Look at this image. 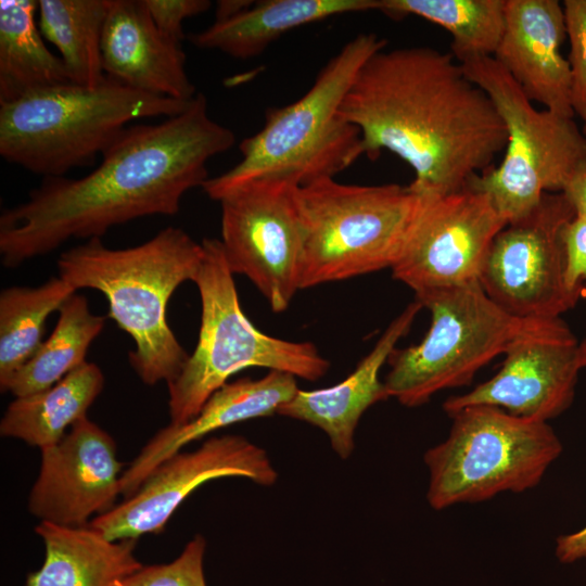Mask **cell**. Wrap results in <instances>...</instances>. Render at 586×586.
<instances>
[{
  "instance_id": "6da1fadb",
  "label": "cell",
  "mask_w": 586,
  "mask_h": 586,
  "mask_svg": "<svg viewBox=\"0 0 586 586\" xmlns=\"http://www.w3.org/2000/svg\"><path fill=\"white\" fill-rule=\"evenodd\" d=\"M235 142L198 92L180 114L129 125L81 178L46 177L28 199L0 215V258L7 268L49 254L71 239L101 238L114 226L173 216L183 195L209 178L208 161Z\"/></svg>"
},
{
  "instance_id": "7a4b0ae2",
  "label": "cell",
  "mask_w": 586,
  "mask_h": 586,
  "mask_svg": "<svg viewBox=\"0 0 586 586\" xmlns=\"http://www.w3.org/2000/svg\"><path fill=\"white\" fill-rule=\"evenodd\" d=\"M364 151L387 150L415 173L420 196L463 189L493 167L508 133L489 95L450 52L432 47L382 49L360 67L340 107Z\"/></svg>"
},
{
  "instance_id": "3957f363",
  "label": "cell",
  "mask_w": 586,
  "mask_h": 586,
  "mask_svg": "<svg viewBox=\"0 0 586 586\" xmlns=\"http://www.w3.org/2000/svg\"><path fill=\"white\" fill-rule=\"evenodd\" d=\"M204 258L201 243L184 230L166 227L136 246L111 249L101 238L61 253L59 277L78 291L101 292L109 317L135 343L129 361L142 382L170 384L181 372L189 354L171 331L167 304L176 289L194 282Z\"/></svg>"
},
{
  "instance_id": "277c9868",
  "label": "cell",
  "mask_w": 586,
  "mask_h": 586,
  "mask_svg": "<svg viewBox=\"0 0 586 586\" xmlns=\"http://www.w3.org/2000/svg\"><path fill=\"white\" fill-rule=\"evenodd\" d=\"M386 43L375 34L357 35L321 68L304 95L268 109L263 127L241 141V161L203 183L207 196L219 201L260 179L302 187L348 168L365 151L359 129L342 117L340 107L360 67Z\"/></svg>"
},
{
  "instance_id": "5b68a950",
  "label": "cell",
  "mask_w": 586,
  "mask_h": 586,
  "mask_svg": "<svg viewBox=\"0 0 586 586\" xmlns=\"http://www.w3.org/2000/svg\"><path fill=\"white\" fill-rule=\"evenodd\" d=\"M191 101L142 92L107 76L95 87L41 89L0 103V155L43 178L61 177L92 165L130 122L178 115Z\"/></svg>"
},
{
  "instance_id": "8992f818",
  "label": "cell",
  "mask_w": 586,
  "mask_h": 586,
  "mask_svg": "<svg viewBox=\"0 0 586 586\" xmlns=\"http://www.w3.org/2000/svg\"><path fill=\"white\" fill-rule=\"evenodd\" d=\"M201 244L204 258L194 280L201 297L199 339L179 375L167 385L174 425L193 419L211 395L243 369L262 367L317 381L330 366L310 342L259 331L241 308L219 239L205 238Z\"/></svg>"
},
{
  "instance_id": "52a82bcc",
  "label": "cell",
  "mask_w": 586,
  "mask_h": 586,
  "mask_svg": "<svg viewBox=\"0 0 586 586\" xmlns=\"http://www.w3.org/2000/svg\"><path fill=\"white\" fill-rule=\"evenodd\" d=\"M297 201L304 234L302 290L392 268L423 196L409 186L326 178L298 187Z\"/></svg>"
},
{
  "instance_id": "ba28073f",
  "label": "cell",
  "mask_w": 586,
  "mask_h": 586,
  "mask_svg": "<svg viewBox=\"0 0 586 586\" xmlns=\"http://www.w3.org/2000/svg\"><path fill=\"white\" fill-rule=\"evenodd\" d=\"M449 417L448 436L423 458L429 470L426 499L435 510L525 492L540 482L563 449L546 421L495 406H468Z\"/></svg>"
},
{
  "instance_id": "9c48e42d",
  "label": "cell",
  "mask_w": 586,
  "mask_h": 586,
  "mask_svg": "<svg viewBox=\"0 0 586 586\" xmlns=\"http://www.w3.org/2000/svg\"><path fill=\"white\" fill-rule=\"evenodd\" d=\"M495 104L508 133L498 166L467 186L486 193L507 224L527 215L547 192H561L586 157V137L572 117L537 110L493 58L460 63Z\"/></svg>"
},
{
  "instance_id": "30bf717a",
  "label": "cell",
  "mask_w": 586,
  "mask_h": 586,
  "mask_svg": "<svg viewBox=\"0 0 586 586\" xmlns=\"http://www.w3.org/2000/svg\"><path fill=\"white\" fill-rule=\"evenodd\" d=\"M431 313L423 340L394 348L384 380L390 397L418 407L440 391L468 385L525 324L494 303L480 281L416 296Z\"/></svg>"
},
{
  "instance_id": "8fae6325",
  "label": "cell",
  "mask_w": 586,
  "mask_h": 586,
  "mask_svg": "<svg viewBox=\"0 0 586 586\" xmlns=\"http://www.w3.org/2000/svg\"><path fill=\"white\" fill-rule=\"evenodd\" d=\"M298 186L283 180L250 181L225 194L219 239L229 269L258 289L275 313L301 290L303 225Z\"/></svg>"
},
{
  "instance_id": "7c38bea8",
  "label": "cell",
  "mask_w": 586,
  "mask_h": 586,
  "mask_svg": "<svg viewBox=\"0 0 586 586\" xmlns=\"http://www.w3.org/2000/svg\"><path fill=\"white\" fill-rule=\"evenodd\" d=\"M575 212L561 192L545 193L494 239L479 278L486 295L521 319L557 318L582 296L564 282L562 233Z\"/></svg>"
},
{
  "instance_id": "4fadbf2b",
  "label": "cell",
  "mask_w": 586,
  "mask_h": 586,
  "mask_svg": "<svg viewBox=\"0 0 586 586\" xmlns=\"http://www.w3.org/2000/svg\"><path fill=\"white\" fill-rule=\"evenodd\" d=\"M506 225L489 196L469 186L441 196H423L391 268L393 278L416 296L479 281L491 245Z\"/></svg>"
},
{
  "instance_id": "5bb4252c",
  "label": "cell",
  "mask_w": 586,
  "mask_h": 586,
  "mask_svg": "<svg viewBox=\"0 0 586 586\" xmlns=\"http://www.w3.org/2000/svg\"><path fill=\"white\" fill-rule=\"evenodd\" d=\"M579 342L561 319H526L504 352L499 371L470 392L443 404L448 416L474 405H489L527 419L548 421L572 404L584 368Z\"/></svg>"
},
{
  "instance_id": "9a60e30c",
  "label": "cell",
  "mask_w": 586,
  "mask_h": 586,
  "mask_svg": "<svg viewBox=\"0 0 586 586\" xmlns=\"http://www.w3.org/2000/svg\"><path fill=\"white\" fill-rule=\"evenodd\" d=\"M221 477H244L262 486L278 479L267 451L239 435L214 436L193 451H179L161 463L130 497L94 517L89 525L111 540L160 533L198 487Z\"/></svg>"
},
{
  "instance_id": "2e32d148",
  "label": "cell",
  "mask_w": 586,
  "mask_h": 586,
  "mask_svg": "<svg viewBox=\"0 0 586 586\" xmlns=\"http://www.w3.org/2000/svg\"><path fill=\"white\" fill-rule=\"evenodd\" d=\"M41 450L29 512L41 521L85 526L92 514L113 509L120 494L122 462L116 443L87 417L55 445Z\"/></svg>"
},
{
  "instance_id": "e0dca14e",
  "label": "cell",
  "mask_w": 586,
  "mask_h": 586,
  "mask_svg": "<svg viewBox=\"0 0 586 586\" xmlns=\"http://www.w3.org/2000/svg\"><path fill=\"white\" fill-rule=\"evenodd\" d=\"M566 39L557 0H506L505 28L494 59L532 102L574 117L572 74L561 53Z\"/></svg>"
},
{
  "instance_id": "ac0fdd59",
  "label": "cell",
  "mask_w": 586,
  "mask_h": 586,
  "mask_svg": "<svg viewBox=\"0 0 586 586\" xmlns=\"http://www.w3.org/2000/svg\"><path fill=\"white\" fill-rule=\"evenodd\" d=\"M101 58L104 74L136 90L191 101L195 87L181 43L157 29L143 0H107Z\"/></svg>"
},
{
  "instance_id": "d6986e66",
  "label": "cell",
  "mask_w": 586,
  "mask_h": 586,
  "mask_svg": "<svg viewBox=\"0 0 586 586\" xmlns=\"http://www.w3.org/2000/svg\"><path fill=\"white\" fill-rule=\"evenodd\" d=\"M297 391L296 378L277 370L260 379L245 377L227 382L193 419L179 425L169 423L143 446L122 474L120 494L132 496L161 463L193 441L239 422L278 413Z\"/></svg>"
},
{
  "instance_id": "ffe728a7",
  "label": "cell",
  "mask_w": 586,
  "mask_h": 586,
  "mask_svg": "<svg viewBox=\"0 0 586 586\" xmlns=\"http://www.w3.org/2000/svg\"><path fill=\"white\" fill-rule=\"evenodd\" d=\"M422 308L416 298L388 324L370 353L340 383L314 391L300 390L277 415L301 420L321 429L334 453L347 459L355 448V431L364 412L388 398L379 372L408 333Z\"/></svg>"
},
{
  "instance_id": "44dd1931",
  "label": "cell",
  "mask_w": 586,
  "mask_h": 586,
  "mask_svg": "<svg viewBox=\"0 0 586 586\" xmlns=\"http://www.w3.org/2000/svg\"><path fill=\"white\" fill-rule=\"evenodd\" d=\"M46 548L41 568L26 586H119L143 565L135 556L136 539L111 540L85 526L41 521L35 528Z\"/></svg>"
},
{
  "instance_id": "7402d4cb",
  "label": "cell",
  "mask_w": 586,
  "mask_h": 586,
  "mask_svg": "<svg viewBox=\"0 0 586 586\" xmlns=\"http://www.w3.org/2000/svg\"><path fill=\"white\" fill-rule=\"evenodd\" d=\"M381 0H263L251 1L237 14L215 21L192 34L198 48L218 50L234 59L259 55L283 34L303 25L354 12L380 9Z\"/></svg>"
},
{
  "instance_id": "603a6c76",
  "label": "cell",
  "mask_w": 586,
  "mask_h": 586,
  "mask_svg": "<svg viewBox=\"0 0 586 586\" xmlns=\"http://www.w3.org/2000/svg\"><path fill=\"white\" fill-rule=\"evenodd\" d=\"M104 386L102 370L85 361L58 383L39 393L15 397L0 421V434L43 449L59 443Z\"/></svg>"
},
{
  "instance_id": "cb8c5ba5",
  "label": "cell",
  "mask_w": 586,
  "mask_h": 586,
  "mask_svg": "<svg viewBox=\"0 0 586 586\" xmlns=\"http://www.w3.org/2000/svg\"><path fill=\"white\" fill-rule=\"evenodd\" d=\"M38 1H0V103L72 82L62 59L44 44L35 13Z\"/></svg>"
},
{
  "instance_id": "d4e9b609",
  "label": "cell",
  "mask_w": 586,
  "mask_h": 586,
  "mask_svg": "<svg viewBox=\"0 0 586 586\" xmlns=\"http://www.w3.org/2000/svg\"><path fill=\"white\" fill-rule=\"evenodd\" d=\"M58 322L37 352L11 379L7 392L24 397L44 391L86 361L89 346L104 328L105 317L73 294L60 307Z\"/></svg>"
},
{
  "instance_id": "484cf974",
  "label": "cell",
  "mask_w": 586,
  "mask_h": 586,
  "mask_svg": "<svg viewBox=\"0 0 586 586\" xmlns=\"http://www.w3.org/2000/svg\"><path fill=\"white\" fill-rule=\"evenodd\" d=\"M107 0H39L38 27L54 44L74 84L95 87L105 80L101 41Z\"/></svg>"
},
{
  "instance_id": "4316f807",
  "label": "cell",
  "mask_w": 586,
  "mask_h": 586,
  "mask_svg": "<svg viewBox=\"0 0 586 586\" xmlns=\"http://www.w3.org/2000/svg\"><path fill=\"white\" fill-rule=\"evenodd\" d=\"M77 291L61 277L38 286H10L0 293V388L42 344L47 318Z\"/></svg>"
},
{
  "instance_id": "83f0119b",
  "label": "cell",
  "mask_w": 586,
  "mask_h": 586,
  "mask_svg": "<svg viewBox=\"0 0 586 586\" xmlns=\"http://www.w3.org/2000/svg\"><path fill=\"white\" fill-rule=\"evenodd\" d=\"M394 18L416 15L451 36L450 53L463 61L494 56L505 28L506 0H381Z\"/></svg>"
},
{
  "instance_id": "f1b7e54d",
  "label": "cell",
  "mask_w": 586,
  "mask_h": 586,
  "mask_svg": "<svg viewBox=\"0 0 586 586\" xmlns=\"http://www.w3.org/2000/svg\"><path fill=\"white\" fill-rule=\"evenodd\" d=\"M205 538L194 536L171 562L142 566L119 586H206L204 577Z\"/></svg>"
},
{
  "instance_id": "f546056e",
  "label": "cell",
  "mask_w": 586,
  "mask_h": 586,
  "mask_svg": "<svg viewBox=\"0 0 586 586\" xmlns=\"http://www.w3.org/2000/svg\"><path fill=\"white\" fill-rule=\"evenodd\" d=\"M562 7L570 43L572 103L578 114L586 107V0H564Z\"/></svg>"
},
{
  "instance_id": "4dcf8cb0",
  "label": "cell",
  "mask_w": 586,
  "mask_h": 586,
  "mask_svg": "<svg viewBox=\"0 0 586 586\" xmlns=\"http://www.w3.org/2000/svg\"><path fill=\"white\" fill-rule=\"evenodd\" d=\"M157 29L169 40L181 43L184 39L182 22L206 12L207 0H143Z\"/></svg>"
},
{
  "instance_id": "1f68e13d",
  "label": "cell",
  "mask_w": 586,
  "mask_h": 586,
  "mask_svg": "<svg viewBox=\"0 0 586 586\" xmlns=\"http://www.w3.org/2000/svg\"><path fill=\"white\" fill-rule=\"evenodd\" d=\"M562 241L565 285L586 296V220L575 216L565 226Z\"/></svg>"
},
{
  "instance_id": "d6a6232c",
  "label": "cell",
  "mask_w": 586,
  "mask_h": 586,
  "mask_svg": "<svg viewBox=\"0 0 586 586\" xmlns=\"http://www.w3.org/2000/svg\"><path fill=\"white\" fill-rule=\"evenodd\" d=\"M582 362L586 368V340L579 344ZM556 556L562 563H573L586 558V526L556 539Z\"/></svg>"
},
{
  "instance_id": "836d02e7",
  "label": "cell",
  "mask_w": 586,
  "mask_h": 586,
  "mask_svg": "<svg viewBox=\"0 0 586 586\" xmlns=\"http://www.w3.org/2000/svg\"><path fill=\"white\" fill-rule=\"evenodd\" d=\"M561 193L573 207L575 216L586 220V157L572 171Z\"/></svg>"
},
{
  "instance_id": "e575fe53",
  "label": "cell",
  "mask_w": 586,
  "mask_h": 586,
  "mask_svg": "<svg viewBox=\"0 0 586 586\" xmlns=\"http://www.w3.org/2000/svg\"><path fill=\"white\" fill-rule=\"evenodd\" d=\"M251 1L247 0H221L216 4L215 21L228 18L244 9Z\"/></svg>"
},
{
  "instance_id": "d590c367",
  "label": "cell",
  "mask_w": 586,
  "mask_h": 586,
  "mask_svg": "<svg viewBox=\"0 0 586 586\" xmlns=\"http://www.w3.org/2000/svg\"><path fill=\"white\" fill-rule=\"evenodd\" d=\"M579 117L582 118V122H583V126H582V131L584 133V136L586 137V107L581 112L578 113Z\"/></svg>"
}]
</instances>
